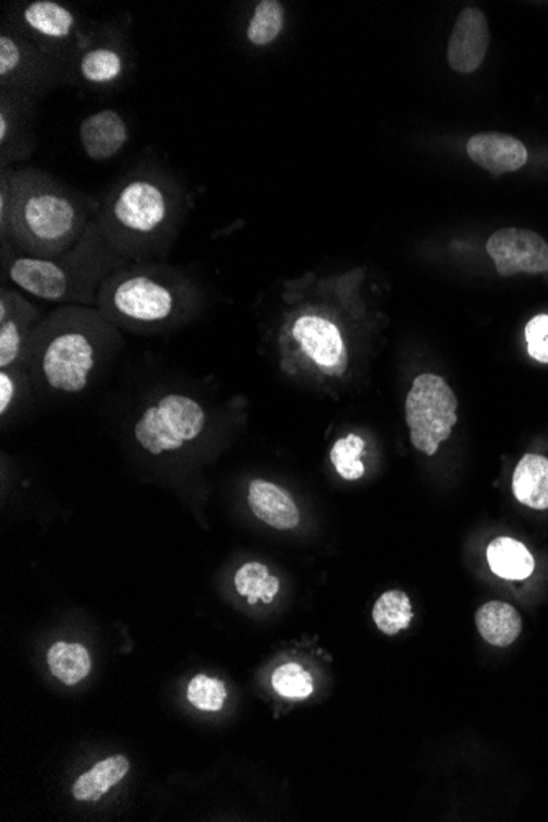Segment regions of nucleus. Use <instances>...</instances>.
Instances as JSON below:
<instances>
[{
	"label": "nucleus",
	"instance_id": "nucleus-1",
	"mask_svg": "<svg viewBox=\"0 0 548 822\" xmlns=\"http://www.w3.org/2000/svg\"><path fill=\"white\" fill-rule=\"evenodd\" d=\"M193 203L190 188L173 171L142 162L110 186L94 223L117 256L138 258L176 237Z\"/></svg>",
	"mask_w": 548,
	"mask_h": 822
},
{
	"label": "nucleus",
	"instance_id": "nucleus-2",
	"mask_svg": "<svg viewBox=\"0 0 548 822\" xmlns=\"http://www.w3.org/2000/svg\"><path fill=\"white\" fill-rule=\"evenodd\" d=\"M11 186L12 209L0 232L2 245L28 255L54 256L73 249L100 209V200L58 180L40 168L0 170Z\"/></svg>",
	"mask_w": 548,
	"mask_h": 822
},
{
	"label": "nucleus",
	"instance_id": "nucleus-3",
	"mask_svg": "<svg viewBox=\"0 0 548 822\" xmlns=\"http://www.w3.org/2000/svg\"><path fill=\"white\" fill-rule=\"evenodd\" d=\"M115 334L102 312L66 305L35 327L25 360L45 385L76 395L86 389Z\"/></svg>",
	"mask_w": 548,
	"mask_h": 822
},
{
	"label": "nucleus",
	"instance_id": "nucleus-4",
	"mask_svg": "<svg viewBox=\"0 0 548 822\" xmlns=\"http://www.w3.org/2000/svg\"><path fill=\"white\" fill-rule=\"evenodd\" d=\"M123 259L112 252L96 223L83 239L61 255L37 256L2 245L4 275L12 285L41 301L94 304L100 286L122 268Z\"/></svg>",
	"mask_w": 548,
	"mask_h": 822
},
{
	"label": "nucleus",
	"instance_id": "nucleus-5",
	"mask_svg": "<svg viewBox=\"0 0 548 822\" xmlns=\"http://www.w3.org/2000/svg\"><path fill=\"white\" fill-rule=\"evenodd\" d=\"M97 304L110 324L157 330L186 317L196 291L160 266H122L100 286Z\"/></svg>",
	"mask_w": 548,
	"mask_h": 822
},
{
	"label": "nucleus",
	"instance_id": "nucleus-6",
	"mask_svg": "<svg viewBox=\"0 0 548 822\" xmlns=\"http://www.w3.org/2000/svg\"><path fill=\"white\" fill-rule=\"evenodd\" d=\"M132 32L133 19L129 12L94 22L89 37L68 68V87L94 96H110L122 90L135 73Z\"/></svg>",
	"mask_w": 548,
	"mask_h": 822
},
{
	"label": "nucleus",
	"instance_id": "nucleus-7",
	"mask_svg": "<svg viewBox=\"0 0 548 822\" xmlns=\"http://www.w3.org/2000/svg\"><path fill=\"white\" fill-rule=\"evenodd\" d=\"M2 21L68 68L96 22L61 0L12 2L5 5Z\"/></svg>",
	"mask_w": 548,
	"mask_h": 822
},
{
	"label": "nucleus",
	"instance_id": "nucleus-8",
	"mask_svg": "<svg viewBox=\"0 0 548 822\" xmlns=\"http://www.w3.org/2000/svg\"><path fill=\"white\" fill-rule=\"evenodd\" d=\"M68 87V67L0 21V90L41 102Z\"/></svg>",
	"mask_w": 548,
	"mask_h": 822
},
{
	"label": "nucleus",
	"instance_id": "nucleus-9",
	"mask_svg": "<svg viewBox=\"0 0 548 822\" xmlns=\"http://www.w3.org/2000/svg\"><path fill=\"white\" fill-rule=\"evenodd\" d=\"M206 425L207 412L197 399L171 392L145 409L133 434L136 444L158 457L196 440Z\"/></svg>",
	"mask_w": 548,
	"mask_h": 822
},
{
	"label": "nucleus",
	"instance_id": "nucleus-10",
	"mask_svg": "<svg viewBox=\"0 0 548 822\" xmlns=\"http://www.w3.org/2000/svg\"><path fill=\"white\" fill-rule=\"evenodd\" d=\"M456 411L459 399L442 376H417L405 399V421L414 447L429 457L436 455L459 422Z\"/></svg>",
	"mask_w": 548,
	"mask_h": 822
},
{
	"label": "nucleus",
	"instance_id": "nucleus-11",
	"mask_svg": "<svg viewBox=\"0 0 548 822\" xmlns=\"http://www.w3.org/2000/svg\"><path fill=\"white\" fill-rule=\"evenodd\" d=\"M290 337L307 362L329 376H342L349 368V349L342 328L329 315L303 312L294 315Z\"/></svg>",
	"mask_w": 548,
	"mask_h": 822
},
{
	"label": "nucleus",
	"instance_id": "nucleus-12",
	"mask_svg": "<svg viewBox=\"0 0 548 822\" xmlns=\"http://www.w3.org/2000/svg\"><path fill=\"white\" fill-rule=\"evenodd\" d=\"M38 107L37 100L0 90V170L31 161L38 146Z\"/></svg>",
	"mask_w": 548,
	"mask_h": 822
},
{
	"label": "nucleus",
	"instance_id": "nucleus-13",
	"mask_svg": "<svg viewBox=\"0 0 548 822\" xmlns=\"http://www.w3.org/2000/svg\"><path fill=\"white\" fill-rule=\"evenodd\" d=\"M486 252L501 276L548 271V243L532 230L517 227L498 230L486 243Z\"/></svg>",
	"mask_w": 548,
	"mask_h": 822
},
{
	"label": "nucleus",
	"instance_id": "nucleus-14",
	"mask_svg": "<svg viewBox=\"0 0 548 822\" xmlns=\"http://www.w3.org/2000/svg\"><path fill=\"white\" fill-rule=\"evenodd\" d=\"M38 312L24 295L2 289L0 295V370L15 368L27 356Z\"/></svg>",
	"mask_w": 548,
	"mask_h": 822
},
{
	"label": "nucleus",
	"instance_id": "nucleus-15",
	"mask_svg": "<svg viewBox=\"0 0 548 822\" xmlns=\"http://www.w3.org/2000/svg\"><path fill=\"white\" fill-rule=\"evenodd\" d=\"M81 148L94 162H109L120 155L132 138L129 120L115 109L90 113L77 130Z\"/></svg>",
	"mask_w": 548,
	"mask_h": 822
},
{
	"label": "nucleus",
	"instance_id": "nucleus-16",
	"mask_svg": "<svg viewBox=\"0 0 548 822\" xmlns=\"http://www.w3.org/2000/svg\"><path fill=\"white\" fill-rule=\"evenodd\" d=\"M489 38L486 15L476 8L463 9L449 41L447 58L450 68L456 73H475L485 60Z\"/></svg>",
	"mask_w": 548,
	"mask_h": 822
},
{
	"label": "nucleus",
	"instance_id": "nucleus-17",
	"mask_svg": "<svg viewBox=\"0 0 548 822\" xmlns=\"http://www.w3.org/2000/svg\"><path fill=\"white\" fill-rule=\"evenodd\" d=\"M466 149L473 162L488 170L492 177L521 170L528 158L527 148L521 140L498 132L473 135Z\"/></svg>",
	"mask_w": 548,
	"mask_h": 822
},
{
	"label": "nucleus",
	"instance_id": "nucleus-18",
	"mask_svg": "<svg viewBox=\"0 0 548 822\" xmlns=\"http://www.w3.org/2000/svg\"><path fill=\"white\" fill-rule=\"evenodd\" d=\"M248 506L253 515L269 528L290 531L301 521L300 509L290 493L266 480H253L248 486Z\"/></svg>",
	"mask_w": 548,
	"mask_h": 822
},
{
	"label": "nucleus",
	"instance_id": "nucleus-19",
	"mask_svg": "<svg viewBox=\"0 0 548 822\" xmlns=\"http://www.w3.org/2000/svg\"><path fill=\"white\" fill-rule=\"evenodd\" d=\"M512 491L517 501L527 508L548 509V458L524 455L515 468Z\"/></svg>",
	"mask_w": 548,
	"mask_h": 822
},
{
	"label": "nucleus",
	"instance_id": "nucleus-20",
	"mask_svg": "<svg viewBox=\"0 0 548 822\" xmlns=\"http://www.w3.org/2000/svg\"><path fill=\"white\" fill-rule=\"evenodd\" d=\"M479 636L495 646H509L522 630V619L511 604L489 601L476 613Z\"/></svg>",
	"mask_w": 548,
	"mask_h": 822
},
{
	"label": "nucleus",
	"instance_id": "nucleus-21",
	"mask_svg": "<svg viewBox=\"0 0 548 822\" xmlns=\"http://www.w3.org/2000/svg\"><path fill=\"white\" fill-rule=\"evenodd\" d=\"M492 573L504 580H525L535 568L534 557L524 544L511 537H498L486 551Z\"/></svg>",
	"mask_w": 548,
	"mask_h": 822
},
{
	"label": "nucleus",
	"instance_id": "nucleus-22",
	"mask_svg": "<svg viewBox=\"0 0 548 822\" xmlns=\"http://www.w3.org/2000/svg\"><path fill=\"white\" fill-rule=\"evenodd\" d=\"M48 665L61 684L73 687L89 675L93 662L81 643L57 642L48 650Z\"/></svg>",
	"mask_w": 548,
	"mask_h": 822
},
{
	"label": "nucleus",
	"instance_id": "nucleus-23",
	"mask_svg": "<svg viewBox=\"0 0 548 822\" xmlns=\"http://www.w3.org/2000/svg\"><path fill=\"white\" fill-rule=\"evenodd\" d=\"M287 25V11L278 0H261L253 9L246 24V40L253 47H268L283 34Z\"/></svg>",
	"mask_w": 548,
	"mask_h": 822
},
{
	"label": "nucleus",
	"instance_id": "nucleus-24",
	"mask_svg": "<svg viewBox=\"0 0 548 822\" xmlns=\"http://www.w3.org/2000/svg\"><path fill=\"white\" fill-rule=\"evenodd\" d=\"M233 584L240 596L245 597L252 606L258 601L265 604L272 603L280 591V580L272 577L268 567L259 561H248L240 567L233 578Z\"/></svg>",
	"mask_w": 548,
	"mask_h": 822
},
{
	"label": "nucleus",
	"instance_id": "nucleus-25",
	"mask_svg": "<svg viewBox=\"0 0 548 822\" xmlns=\"http://www.w3.org/2000/svg\"><path fill=\"white\" fill-rule=\"evenodd\" d=\"M413 617L411 600L402 591H386L373 606V620L386 636H395L407 629Z\"/></svg>",
	"mask_w": 548,
	"mask_h": 822
},
{
	"label": "nucleus",
	"instance_id": "nucleus-26",
	"mask_svg": "<svg viewBox=\"0 0 548 822\" xmlns=\"http://www.w3.org/2000/svg\"><path fill=\"white\" fill-rule=\"evenodd\" d=\"M365 448V440L355 434L339 438L333 444L332 450H330V461L343 480L356 481L365 474V463L362 461Z\"/></svg>",
	"mask_w": 548,
	"mask_h": 822
},
{
	"label": "nucleus",
	"instance_id": "nucleus-27",
	"mask_svg": "<svg viewBox=\"0 0 548 822\" xmlns=\"http://www.w3.org/2000/svg\"><path fill=\"white\" fill-rule=\"evenodd\" d=\"M271 685L278 694L290 700H306L314 693V678L300 664H284L272 674Z\"/></svg>",
	"mask_w": 548,
	"mask_h": 822
},
{
	"label": "nucleus",
	"instance_id": "nucleus-28",
	"mask_svg": "<svg viewBox=\"0 0 548 822\" xmlns=\"http://www.w3.org/2000/svg\"><path fill=\"white\" fill-rule=\"evenodd\" d=\"M226 698V685L219 678L197 675L187 687V701L200 711L217 713L222 710Z\"/></svg>",
	"mask_w": 548,
	"mask_h": 822
},
{
	"label": "nucleus",
	"instance_id": "nucleus-29",
	"mask_svg": "<svg viewBox=\"0 0 548 822\" xmlns=\"http://www.w3.org/2000/svg\"><path fill=\"white\" fill-rule=\"evenodd\" d=\"M129 770L130 762L125 755H113L102 760V762L96 763L93 770H89V773L93 776L97 791L103 796L110 788L122 782L123 776L129 773Z\"/></svg>",
	"mask_w": 548,
	"mask_h": 822
},
{
	"label": "nucleus",
	"instance_id": "nucleus-30",
	"mask_svg": "<svg viewBox=\"0 0 548 822\" xmlns=\"http://www.w3.org/2000/svg\"><path fill=\"white\" fill-rule=\"evenodd\" d=\"M14 372L15 368L0 370V412L2 415L8 414L17 392V379Z\"/></svg>",
	"mask_w": 548,
	"mask_h": 822
},
{
	"label": "nucleus",
	"instance_id": "nucleus-31",
	"mask_svg": "<svg viewBox=\"0 0 548 822\" xmlns=\"http://www.w3.org/2000/svg\"><path fill=\"white\" fill-rule=\"evenodd\" d=\"M73 796L77 801H99L102 798V795L97 791L89 772L84 773V775H81L76 779L73 786Z\"/></svg>",
	"mask_w": 548,
	"mask_h": 822
},
{
	"label": "nucleus",
	"instance_id": "nucleus-32",
	"mask_svg": "<svg viewBox=\"0 0 548 822\" xmlns=\"http://www.w3.org/2000/svg\"><path fill=\"white\" fill-rule=\"evenodd\" d=\"M548 337V315H535L525 327V340L527 343L538 342Z\"/></svg>",
	"mask_w": 548,
	"mask_h": 822
},
{
	"label": "nucleus",
	"instance_id": "nucleus-33",
	"mask_svg": "<svg viewBox=\"0 0 548 822\" xmlns=\"http://www.w3.org/2000/svg\"><path fill=\"white\" fill-rule=\"evenodd\" d=\"M528 355L540 363H548V337L538 342L527 343Z\"/></svg>",
	"mask_w": 548,
	"mask_h": 822
}]
</instances>
